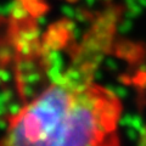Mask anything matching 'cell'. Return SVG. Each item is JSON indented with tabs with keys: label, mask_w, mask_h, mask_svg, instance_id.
Segmentation results:
<instances>
[{
	"label": "cell",
	"mask_w": 146,
	"mask_h": 146,
	"mask_svg": "<svg viewBox=\"0 0 146 146\" xmlns=\"http://www.w3.org/2000/svg\"><path fill=\"white\" fill-rule=\"evenodd\" d=\"M117 95L74 70L12 113L0 146H119Z\"/></svg>",
	"instance_id": "6da1fadb"
}]
</instances>
